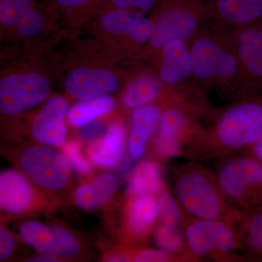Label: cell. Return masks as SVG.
<instances>
[{
    "instance_id": "5bb4252c",
    "label": "cell",
    "mask_w": 262,
    "mask_h": 262,
    "mask_svg": "<svg viewBox=\"0 0 262 262\" xmlns=\"http://www.w3.org/2000/svg\"><path fill=\"white\" fill-rule=\"evenodd\" d=\"M18 231L26 244L42 254L57 258H73L81 250L77 237L60 226L27 221L20 225Z\"/></svg>"
},
{
    "instance_id": "2e32d148",
    "label": "cell",
    "mask_w": 262,
    "mask_h": 262,
    "mask_svg": "<svg viewBox=\"0 0 262 262\" xmlns=\"http://www.w3.org/2000/svg\"><path fill=\"white\" fill-rule=\"evenodd\" d=\"M43 198L24 175L7 170L0 176V206L10 214H23L40 209Z\"/></svg>"
},
{
    "instance_id": "277c9868",
    "label": "cell",
    "mask_w": 262,
    "mask_h": 262,
    "mask_svg": "<svg viewBox=\"0 0 262 262\" xmlns=\"http://www.w3.org/2000/svg\"><path fill=\"white\" fill-rule=\"evenodd\" d=\"M161 101L164 108L152 140V151L159 161L183 157L184 151L203 130L199 120L208 113L204 98H192L167 89Z\"/></svg>"
},
{
    "instance_id": "cb8c5ba5",
    "label": "cell",
    "mask_w": 262,
    "mask_h": 262,
    "mask_svg": "<svg viewBox=\"0 0 262 262\" xmlns=\"http://www.w3.org/2000/svg\"><path fill=\"white\" fill-rule=\"evenodd\" d=\"M118 180L112 174H103L94 182L80 186L75 191L77 206L86 211H93L105 204L116 192Z\"/></svg>"
},
{
    "instance_id": "4dcf8cb0",
    "label": "cell",
    "mask_w": 262,
    "mask_h": 262,
    "mask_svg": "<svg viewBox=\"0 0 262 262\" xmlns=\"http://www.w3.org/2000/svg\"><path fill=\"white\" fill-rule=\"evenodd\" d=\"M63 147V154L69 165L81 175L91 173V168L87 160L82 154V143L75 140L65 143Z\"/></svg>"
},
{
    "instance_id": "f546056e",
    "label": "cell",
    "mask_w": 262,
    "mask_h": 262,
    "mask_svg": "<svg viewBox=\"0 0 262 262\" xmlns=\"http://www.w3.org/2000/svg\"><path fill=\"white\" fill-rule=\"evenodd\" d=\"M126 261L135 262H184L183 258L173 256L158 249L141 247H128L122 249Z\"/></svg>"
},
{
    "instance_id": "836d02e7",
    "label": "cell",
    "mask_w": 262,
    "mask_h": 262,
    "mask_svg": "<svg viewBox=\"0 0 262 262\" xmlns=\"http://www.w3.org/2000/svg\"><path fill=\"white\" fill-rule=\"evenodd\" d=\"M15 239L13 234L3 226L0 227V261L9 257L14 251Z\"/></svg>"
},
{
    "instance_id": "ac0fdd59",
    "label": "cell",
    "mask_w": 262,
    "mask_h": 262,
    "mask_svg": "<svg viewBox=\"0 0 262 262\" xmlns=\"http://www.w3.org/2000/svg\"><path fill=\"white\" fill-rule=\"evenodd\" d=\"M163 101L134 108L131 116L128 151L131 158L139 160L145 155L151 139L159 127L163 113Z\"/></svg>"
},
{
    "instance_id": "d4e9b609",
    "label": "cell",
    "mask_w": 262,
    "mask_h": 262,
    "mask_svg": "<svg viewBox=\"0 0 262 262\" xmlns=\"http://www.w3.org/2000/svg\"><path fill=\"white\" fill-rule=\"evenodd\" d=\"M56 13L64 16L72 29L80 28L102 13L108 0H51Z\"/></svg>"
},
{
    "instance_id": "5b68a950",
    "label": "cell",
    "mask_w": 262,
    "mask_h": 262,
    "mask_svg": "<svg viewBox=\"0 0 262 262\" xmlns=\"http://www.w3.org/2000/svg\"><path fill=\"white\" fill-rule=\"evenodd\" d=\"M152 34L137 55L151 58L165 43L189 42L212 19L205 0H162L152 10Z\"/></svg>"
},
{
    "instance_id": "d6a6232c",
    "label": "cell",
    "mask_w": 262,
    "mask_h": 262,
    "mask_svg": "<svg viewBox=\"0 0 262 262\" xmlns=\"http://www.w3.org/2000/svg\"><path fill=\"white\" fill-rule=\"evenodd\" d=\"M107 130V126L104 122L92 121L82 126L80 130V136L84 141L92 142L103 137Z\"/></svg>"
},
{
    "instance_id": "30bf717a",
    "label": "cell",
    "mask_w": 262,
    "mask_h": 262,
    "mask_svg": "<svg viewBox=\"0 0 262 262\" xmlns=\"http://www.w3.org/2000/svg\"><path fill=\"white\" fill-rule=\"evenodd\" d=\"M18 163L26 176L48 192L63 190L70 182V165L65 157L48 146L25 148L19 154Z\"/></svg>"
},
{
    "instance_id": "52a82bcc",
    "label": "cell",
    "mask_w": 262,
    "mask_h": 262,
    "mask_svg": "<svg viewBox=\"0 0 262 262\" xmlns=\"http://www.w3.org/2000/svg\"><path fill=\"white\" fill-rule=\"evenodd\" d=\"M215 174L229 203L244 211L262 205V162L245 152L217 160Z\"/></svg>"
},
{
    "instance_id": "d590c367",
    "label": "cell",
    "mask_w": 262,
    "mask_h": 262,
    "mask_svg": "<svg viewBox=\"0 0 262 262\" xmlns=\"http://www.w3.org/2000/svg\"><path fill=\"white\" fill-rule=\"evenodd\" d=\"M28 262H58L60 261L58 258L49 255L43 254L42 256H34L27 260Z\"/></svg>"
},
{
    "instance_id": "d6986e66",
    "label": "cell",
    "mask_w": 262,
    "mask_h": 262,
    "mask_svg": "<svg viewBox=\"0 0 262 262\" xmlns=\"http://www.w3.org/2000/svg\"><path fill=\"white\" fill-rule=\"evenodd\" d=\"M217 23L241 28L262 22V0H205Z\"/></svg>"
},
{
    "instance_id": "4fadbf2b",
    "label": "cell",
    "mask_w": 262,
    "mask_h": 262,
    "mask_svg": "<svg viewBox=\"0 0 262 262\" xmlns=\"http://www.w3.org/2000/svg\"><path fill=\"white\" fill-rule=\"evenodd\" d=\"M151 58L157 75L167 88L182 93L200 89L194 81L192 56L186 41L174 39L165 43Z\"/></svg>"
},
{
    "instance_id": "9c48e42d",
    "label": "cell",
    "mask_w": 262,
    "mask_h": 262,
    "mask_svg": "<svg viewBox=\"0 0 262 262\" xmlns=\"http://www.w3.org/2000/svg\"><path fill=\"white\" fill-rule=\"evenodd\" d=\"M49 79L37 70H15L0 79V112L5 115L24 113L46 101L51 94Z\"/></svg>"
},
{
    "instance_id": "603a6c76",
    "label": "cell",
    "mask_w": 262,
    "mask_h": 262,
    "mask_svg": "<svg viewBox=\"0 0 262 262\" xmlns=\"http://www.w3.org/2000/svg\"><path fill=\"white\" fill-rule=\"evenodd\" d=\"M165 90L166 86L157 74L141 71L127 82L122 92V102L125 107L134 110L161 99Z\"/></svg>"
},
{
    "instance_id": "1f68e13d",
    "label": "cell",
    "mask_w": 262,
    "mask_h": 262,
    "mask_svg": "<svg viewBox=\"0 0 262 262\" xmlns=\"http://www.w3.org/2000/svg\"><path fill=\"white\" fill-rule=\"evenodd\" d=\"M161 1L162 0H108L106 8L103 11L113 8H120L136 10L146 13L152 11Z\"/></svg>"
},
{
    "instance_id": "4316f807",
    "label": "cell",
    "mask_w": 262,
    "mask_h": 262,
    "mask_svg": "<svg viewBox=\"0 0 262 262\" xmlns=\"http://www.w3.org/2000/svg\"><path fill=\"white\" fill-rule=\"evenodd\" d=\"M115 102L111 96H100L90 101L77 103L70 108L68 120L71 125L82 127L92 122L96 117L113 111Z\"/></svg>"
},
{
    "instance_id": "ffe728a7",
    "label": "cell",
    "mask_w": 262,
    "mask_h": 262,
    "mask_svg": "<svg viewBox=\"0 0 262 262\" xmlns=\"http://www.w3.org/2000/svg\"><path fill=\"white\" fill-rule=\"evenodd\" d=\"M126 144V129L120 122H115L108 127L105 135L90 143L88 155L91 161L98 166L112 168L122 160Z\"/></svg>"
},
{
    "instance_id": "f1b7e54d",
    "label": "cell",
    "mask_w": 262,
    "mask_h": 262,
    "mask_svg": "<svg viewBox=\"0 0 262 262\" xmlns=\"http://www.w3.org/2000/svg\"><path fill=\"white\" fill-rule=\"evenodd\" d=\"M38 0H0L2 27L13 30L24 13Z\"/></svg>"
},
{
    "instance_id": "7c38bea8",
    "label": "cell",
    "mask_w": 262,
    "mask_h": 262,
    "mask_svg": "<svg viewBox=\"0 0 262 262\" xmlns=\"http://www.w3.org/2000/svg\"><path fill=\"white\" fill-rule=\"evenodd\" d=\"M234 44L241 69L242 98L262 94V22L234 28Z\"/></svg>"
},
{
    "instance_id": "83f0119b",
    "label": "cell",
    "mask_w": 262,
    "mask_h": 262,
    "mask_svg": "<svg viewBox=\"0 0 262 262\" xmlns=\"http://www.w3.org/2000/svg\"><path fill=\"white\" fill-rule=\"evenodd\" d=\"M157 199L159 206V222L183 227L189 214L184 209L174 193L168 189Z\"/></svg>"
},
{
    "instance_id": "3957f363",
    "label": "cell",
    "mask_w": 262,
    "mask_h": 262,
    "mask_svg": "<svg viewBox=\"0 0 262 262\" xmlns=\"http://www.w3.org/2000/svg\"><path fill=\"white\" fill-rule=\"evenodd\" d=\"M172 179L174 194L189 215L237 226L243 211L234 208L226 198L214 170L200 161L187 160L172 167Z\"/></svg>"
},
{
    "instance_id": "e0dca14e",
    "label": "cell",
    "mask_w": 262,
    "mask_h": 262,
    "mask_svg": "<svg viewBox=\"0 0 262 262\" xmlns=\"http://www.w3.org/2000/svg\"><path fill=\"white\" fill-rule=\"evenodd\" d=\"M68 110V101L64 98H52L33 120V138L46 145L62 147L67 140L63 119Z\"/></svg>"
},
{
    "instance_id": "8fae6325",
    "label": "cell",
    "mask_w": 262,
    "mask_h": 262,
    "mask_svg": "<svg viewBox=\"0 0 262 262\" xmlns=\"http://www.w3.org/2000/svg\"><path fill=\"white\" fill-rule=\"evenodd\" d=\"M121 77L120 72L107 66L83 63L67 72L63 87L71 97L84 102L116 92L121 85Z\"/></svg>"
},
{
    "instance_id": "6da1fadb",
    "label": "cell",
    "mask_w": 262,
    "mask_h": 262,
    "mask_svg": "<svg viewBox=\"0 0 262 262\" xmlns=\"http://www.w3.org/2000/svg\"><path fill=\"white\" fill-rule=\"evenodd\" d=\"M262 137V94L232 101L184 151L186 160H218L241 152Z\"/></svg>"
},
{
    "instance_id": "e575fe53",
    "label": "cell",
    "mask_w": 262,
    "mask_h": 262,
    "mask_svg": "<svg viewBox=\"0 0 262 262\" xmlns=\"http://www.w3.org/2000/svg\"><path fill=\"white\" fill-rule=\"evenodd\" d=\"M241 152H245L246 154L251 155L254 157L256 159L262 162V137L259 140L256 141V143L250 146L247 149L244 150Z\"/></svg>"
},
{
    "instance_id": "ba28073f",
    "label": "cell",
    "mask_w": 262,
    "mask_h": 262,
    "mask_svg": "<svg viewBox=\"0 0 262 262\" xmlns=\"http://www.w3.org/2000/svg\"><path fill=\"white\" fill-rule=\"evenodd\" d=\"M189 250L200 262H245L239 252L236 225L189 215L183 225Z\"/></svg>"
},
{
    "instance_id": "7402d4cb",
    "label": "cell",
    "mask_w": 262,
    "mask_h": 262,
    "mask_svg": "<svg viewBox=\"0 0 262 262\" xmlns=\"http://www.w3.org/2000/svg\"><path fill=\"white\" fill-rule=\"evenodd\" d=\"M236 229L239 253L246 261L262 262V205L243 211Z\"/></svg>"
},
{
    "instance_id": "484cf974",
    "label": "cell",
    "mask_w": 262,
    "mask_h": 262,
    "mask_svg": "<svg viewBox=\"0 0 262 262\" xmlns=\"http://www.w3.org/2000/svg\"><path fill=\"white\" fill-rule=\"evenodd\" d=\"M152 237L158 249L182 258L184 262H200L189 250L182 226L159 222Z\"/></svg>"
},
{
    "instance_id": "44dd1931",
    "label": "cell",
    "mask_w": 262,
    "mask_h": 262,
    "mask_svg": "<svg viewBox=\"0 0 262 262\" xmlns=\"http://www.w3.org/2000/svg\"><path fill=\"white\" fill-rule=\"evenodd\" d=\"M168 189L159 160H142L127 177V192L130 195H150L158 198Z\"/></svg>"
},
{
    "instance_id": "7a4b0ae2",
    "label": "cell",
    "mask_w": 262,
    "mask_h": 262,
    "mask_svg": "<svg viewBox=\"0 0 262 262\" xmlns=\"http://www.w3.org/2000/svg\"><path fill=\"white\" fill-rule=\"evenodd\" d=\"M234 29L211 20L188 42L198 87L232 101L242 98Z\"/></svg>"
},
{
    "instance_id": "9a60e30c",
    "label": "cell",
    "mask_w": 262,
    "mask_h": 262,
    "mask_svg": "<svg viewBox=\"0 0 262 262\" xmlns=\"http://www.w3.org/2000/svg\"><path fill=\"white\" fill-rule=\"evenodd\" d=\"M159 218L157 198L127 194L122 215L124 237L127 244L131 247L145 245L152 237Z\"/></svg>"
},
{
    "instance_id": "8992f818",
    "label": "cell",
    "mask_w": 262,
    "mask_h": 262,
    "mask_svg": "<svg viewBox=\"0 0 262 262\" xmlns=\"http://www.w3.org/2000/svg\"><path fill=\"white\" fill-rule=\"evenodd\" d=\"M95 36L106 52L117 56L137 55L152 34L154 25L146 13L113 8L102 12L92 22Z\"/></svg>"
}]
</instances>
